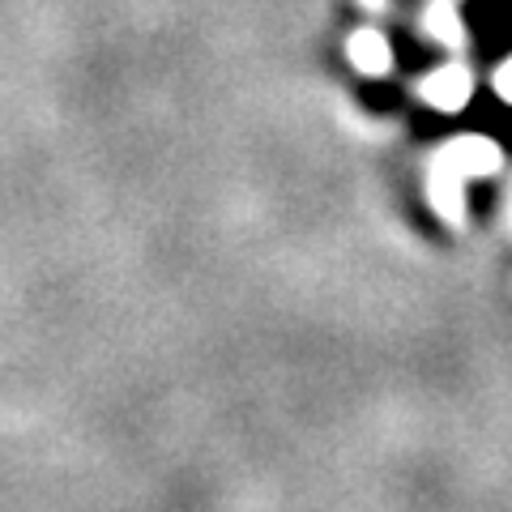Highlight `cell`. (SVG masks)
I'll use <instances>...</instances> for the list:
<instances>
[{"mask_svg":"<svg viewBox=\"0 0 512 512\" xmlns=\"http://www.w3.org/2000/svg\"><path fill=\"white\" fill-rule=\"evenodd\" d=\"M466 94H470V82H466V73L461 69H444L436 82L427 86V99L436 107H461L466 103Z\"/></svg>","mask_w":512,"mask_h":512,"instance_id":"obj_1","label":"cell"},{"mask_svg":"<svg viewBox=\"0 0 512 512\" xmlns=\"http://www.w3.org/2000/svg\"><path fill=\"white\" fill-rule=\"evenodd\" d=\"M350 56H355L367 73H372V69L380 73V69H384V60H389V56H384V43H380L376 35H363V39H355V47H350Z\"/></svg>","mask_w":512,"mask_h":512,"instance_id":"obj_2","label":"cell"}]
</instances>
